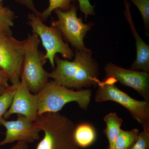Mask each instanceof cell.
<instances>
[{
    "label": "cell",
    "instance_id": "6da1fadb",
    "mask_svg": "<svg viewBox=\"0 0 149 149\" xmlns=\"http://www.w3.org/2000/svg\"><path fill=\"white\" fill-rule=\"evenodd\" d=\"M73 61L61 59L56 55V67L49 73V78L54 82L70 89L77 90L94 86L97 87L100 82L98 63L93 57L90 49L75 50Z\"/></svg>",
    "mask_w": 149,
    "mask_h": 149
},
{
    "label": "cell",
    "instance_id": "7a4b0ae2",
    "mask_svg": "<svg viewBox=\"0 0 149 149\" xmlns=\"http://www.w3.org/2000/svg\"><path fill=\"white\" fill-rule=\"evenodd\" d=\"M34 123L44 136L35 149H80L74 141L76 125L59 112L37 115Z\"/></svg>",
    "mask_w": 149,
    "mask_h": 149
},
{
    "label": "cell",
    "instance_id": "3957f363",
    "mask_svg": "<svg viewBox=\"0 0 149 149\" xmlns=\"http://www.w3.org/2000/svg\"><path fill=\"white\" fill-rule=\"evenodd\" d=\"M38 115L46 112H59L66 104L75 102L81 109L87 110L91 103V89L75 91L49 81L38 94Z\"/></svg>",
    "mask_w": 149,
    "mask_h": 149
},
{
    "label": "cell",
    "instance_id": "277c9868",
    "mask_svg": "<svg viewBox=\"0 0 149 149\" xmlns=\"http://www.w3.org/2000/svg\"><path fill=\"white\" fill-rule=\"evenodd\" d=\"M40 40L35 33L28 34L25 40L20 80L26 83L29 91L38 94L49 81V72L44 69L47 60L39 50Z\"/></svg>",
    "mask_w": 149,
    "mask_h": 149
},
{
    "label": "cell",
    "instance_id": "5b68a950",
    "mask_svg": "<svg viewBox=\"0 0 149 149\" xmlns=\"http://www.w3.org/2000/svg\"><path fill=\"white\" fill-rule=\"evenodd\" d=\"M116 81L112 77H105L100 81L95 95L97 103L111 101L125 108L133 117L143 126V130L149 131V102L135 100L115 85Z\"/></svg>",
    "mask_w": 149,
    "mask_h": 149
},
{
    "label": "cell",
    "instance_id": "8992f818",
    "mask_svg": "<svg viewBox=\"0 0 149 149\" xmlns=\"http://www.w3.org/2000/svg\"><path fill=\"white\" fill-rule=\"evenodd\" d=\"M77 8L74 3L68 10H54L57 16V20L51 22V26L56 27L61 32L62 37L76 50H86L84 39L88 31L94 26L93 22L85 24L77 15Z\"/></svg>",
    "mask_w": 149,
    "mask_h": 149
},
{
    "label": "cell",
    "instance_id": "52a82bcc",
    "mask_svg": "<svg viewBox=\"0 0 149 149\" xmlns=\"http://www.w3.org/2000/svg\"><path fill=\"white\" fill-rule=\"evenodd\" d=\"M28 20L27 24L32 27V32L38 35L45 49V58L49 60L53 68L55 67L54 59L56 54H61L65 59H72L74 53L68 43L65 42L58 29L45 25L33 13L28 15Z\"/></svg>",
    "mask_w": 149,
    "mask_h": 149
},
{
    "label": "cell",
    "instance_id": "ba28073f",
    "mask_svg": "<svg viewBox=\"0 0 149 149\" xmlns=\"http://www.w3.org/2000/svg\"><path fill=\"white\" fill-rule=\"evenodd\" d=\"M25 40L20 41L0 30V70L12 85L20 81Z\"/></svg>",
    "mask_w": 149,
    "mask_h": 149
},
{
    "label": "cell",
    "instance_id": "9c48e42d",
    "mask_svg": "<svg viewBox=\"0 0 149 149\" xmlns=\"http://www.w3.org/2000/svg\"><path fill=\"white\" fill-rule=\"evenodd\" d=\"M105 77H112L121 85L133 88L149 102V73L144 71L127 69L108 63L104 68Z\"/></svg>",
    "mask_w": 149,
    "mask_h": 149
},
{
    "label": "cell",
    "instance_id": "30bf717a",
    "mask_svg": "<svg viewBox=\"0 0 149 149\" xmlns=\"http://www.w3.org/2000/svg\"><path fill=\"white\" fill-rule=\"evenodd\" d=\"M1 124L5 127L6 132L4 139L0 141V147L19 141L32 143L40 139L41 130L36 127L34 121L22 115L17 114L15 120L2 118Z\"/></svg>",
    "mask_w": 149,
    "mask_h": 149
},
{
    "label": "cell",
    "instance_id": "8fae6325",
    "mask_svg": "<svg viewBox=\"0 0 149 149\" xmlns=\"http://www.w3.org/2000/svg\"><path fill=\"white\" fill-rule=\"evenodd\" d=\"M14 85L12 101L3 118L6 119L12 115L20 114L35 121L38 115V95L31 93L26 83L22 80Z\"/></svg>",
    "mask_w": 149,
    "mask_h": 149
},
{
    "label": "cell",
    "instance_id": "7c38bea8",
    "mask_svg": "<svg viewBox=\"0 0 149 149\" xmlns=\"http://www.w3.org/2000/svg\"><path fill=\"white\" fill-rule=\"evenodd\" d=\"M124 5L125 8L123 14L129 24L136 47V60L131 65L130 69L149 73V45L141 38L136 30L130 12V3L127 0H124Z\"/></svg>",
    "mask_w": 149,
    "mask_h": 149
},
{
    "label": "cell",
    "instance_id": "4fadbf2b",
    "mask_svg": "<svg viewBox=\"0 0 149 149\" xmlns=\"http://www.w3.org/2000/svg\"><path fill=\"white\" fill-rule=\"evenodd\" d=\"M74 138L80 148H85L95 143L97 139V133L93 125L88 123H83L75 126Z\"/></svg>",
    "mask_w": 149,
    "mask_h": 149
},
{
    "label": "cell",
    "instance_id": "5bb4252c",
    "mask_svg": "<svg viewBox=\"0 0 149 149\" xmlns=\"http://www.w3.org/2000/svg\"><path fill=\"white\" fill-rule=\"evenodd\" d=\"M106 123V128L104 130V133L109 141V146L108 149H113L114 144L119 135L123 120L118 117L116 112H111L104 118Z\"/></svg>",
    "mask_w": 149,
    "mask_h": 149
},
{
    "label": "cell",
    "instance_id": "9a60e30c",
    "mask_svg": "<svg viewBox=\"0 0 149 149\" xmlns=\"http://www.w3.org/2000/svg\"><path fill=\"white\" fill-rule=\"evenodd\" d=\"M139 130L134 128L130 130L121 129L115 143L113 149H128L138 139Z\"/></svg>",
    "mask_w": 149,
    "mask_h": 149
},
{
    "label": "cell",
    "instance_id": "2e32d148",
    "mask_svg": "<svg viewBox=\"0 0 149 149\" xmlns=\"http://www.w3.org/2000/svg\"><path fill=\"white\" fill-rule=\"evenodd\" d=\"M15 17L14 12L10 8L4 6L2 3H0V30L12 35L11 28L13 27Z\"/></svg>",
    "mask_w": 149,
    "mask_h": 149
},
{
    "label": "cell",
    "instance_id": "e0dca14e",
    "mask_svg": "<svg viewBox=\"0 0 149 149\" xmlns=\"http://www.w3.org/2000/svg\"><path fill=\"white\" fill-rule=\"evenodd\" d=\"M76 0H49V7L42 12L39 13V17L43 22H45L51 13L56 9L66 11L69 10Z\"/></svg>",
    "mask_w": 149,
    "mask_h": 149
},
{
    "label": "cell",
    "instance_id": "ac0fdd59",
    "mask_svg": "<svg viewBox=\"0 0 149 149\" xmlns=\"http://www.w3.org/2000/svg\"><path fill=\"white\" fill-rule=\"evenodd\" d=\"M14 85H12L6 90L4 93L0 97V126L1 125V120L5 113L9 108L14 94Z\"/></svg>",
    "mask_w": 149,
    "mask_h": 149
},
{
    "label": "cell",
    "instance_id": "d6986e66",
    "mask_svg": "<svg viewBox=\"0 0 149 149\" xmlns=\"http://www.w3.org/2000/svg\"><path fill=\"white\" fill-rule=\"evenodd\" d=\"M139 9L143 21L145 29L149 27V0H130Z\"/></svg>",
    "mask_w": 149,
    "mask_h": 149
},
{
    "label": "cell",
    "instance_id": "ffe728a7",
    "mask_svg": "<svg viewBox=\"0 0 149 149\" xmlns=\"http://www.w3.org/2000/svg\"><path fill=\"white\" fill-rule=\"evenodd\" d=\"M128 149H149V131L143 130L139 133L138 139Z\"/></svg>",
    "mask_w": 149,
    "mask_h": 149
},
{
    "label": "cell",
    "instance_id": "44dd1931",
    "mask_svg": "<svg viewBox=\"0 0 149 149\" xmlns=\"http://www.w3.org/2000/svg\"><path fill=\"white\" fill-rule=\"evenodd\" d=\"M79 3L80 10L85 15V20L89 15H94L95 12V6L91 5L90 0H77Z\"/></svg>",
    "mask_w": 149,
    "mask_h": 149
},
{
    "label": "cell",
    "instance_id": "7402d4cb",
    "mask_svg": "<svg viewBox=\"0 0 149 149\" xmlns=\"http://www.w3.org/2000/svg\"><path fill=\"white\" fill-rule=\"evenodd\" d=\"M17 2L26 6L29 10L32 11L33 13L37 16H39L40 12L37 10L34 5L33 0H15Z\"/></svg>",
    "mask_w": 149,
    "mask_h": 149
},
{
    "label": "cell",
    "instance_id": "603a6c76",
    "mask_svg": "<svg viewBox=\"0 0 149 149\" xmlns=\"http://www.w3.org/2000/svg\"><path fill=\"white\" fill-rule=\"evenodd\" d=\"M9 149H29V145L26 142L19 141Z\"/></svg>",
    "mask_w": 149,
    "mask_h": 149
},
{
    "label": "cell",
    "instance_id": "cb8c5ba5",
    "mask_svg": "<svg viewBox=\"0 0 149 149\" xmlns=\"http://www.w3.org/2000/svg\"><path fill=\"white\" fill-rule=\"evenodd\" d=\"M8 79L4 74L3 72L0 70V83L2 84L6 88H9L10 85L8 83Z\"/></svg>",
    "mask_w": 149,
    "mask_h": 149
},
{
    "label": "cell",
    "instance_id": "d4e9b609",
    "mask_svg": "<svg viewBox=\"0 0 149 149\" xmlns=\"http://www.w3.org/2000/svg\"><path fill=\"white\" fill-rule=\"evenodd\" d=\"M7 89V88H6L2 84L0 83V97L4 93Z\"/></svg>",
    "mask_w": 149,
    "mask_h": 149
},
{
    "label": "cell",
    "instance_id": "484cf974",
    "mask_svg": "<svg viewBox=\"0 0 149 149\" xmlns=\"http://www.w3.org/2000/svg\"><path fill=\"white\" fill-rule=\"evenodd\" d=\"M2 1V0H0V3H1Z\"/></svg>",
    "mask_w": 149,
    "mask_h": 149
},
{
    "label": "cell",
    "instance_id": "4316f807",
    "mask_svg": "<svg viewBox=\"0 0 149 149\" xmlns=\"http://www.w3.org/2000/svg\"><path fill=\"white\" fill-rule=\"evenodd\" d=\"M107 149H108L107 148Z\"/></svg>",
    "mask_w": 149,
    "mask_h": 149
}]
</instances>
